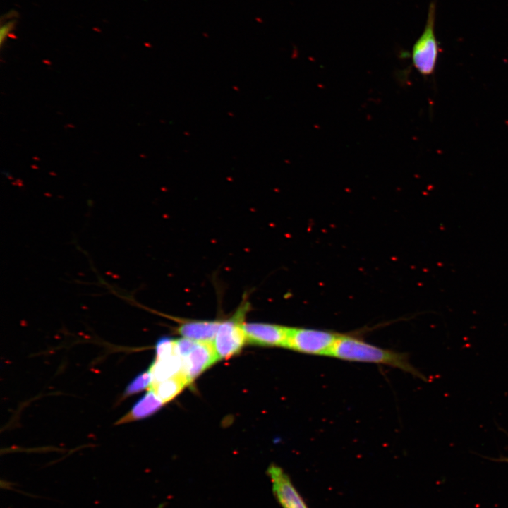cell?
Wrapping results in <instances>:
<instances>
[{
    "instance_id": "6da1fadb",
    "label": "cell",
    "mask_w": 508,
    "mask_h": 508,
    "mask_svg": "<svg viewBox=\"0 0 508 508\" xmlns=\"http://www.w3.org/2000/svg\"><path fill=\"white\" fill-rule=\"evenodd\" d=\"M329 356L344 361L388 365L426 380L425 375L411 364L406 354L377 347L351 335L341 334Z\"/></svg>"
},
{
    "instance_id": "7a4b0ae2",
    "label": "cell",
    "mask_w": 508,
    "mask_h": 508,
    "mask_svg": "<svg viewBox=\"0 0 508 508\" xmlns=\"http://www.w3.org/2000/svg\"><path fill=\"white\" fill-rule=\"evenodd\" d=\"M436 1L428 7L427 20L421 35L414 42L411 59L413 67L423 77L434 74L440 52L435 35Z\"/></svg>"
},
{
    "instance_id": "3957f363",
    "label": "cell",
    "mask_w": 508,
    "mask_h": 508,
    "mask_svg": "<svg viewBox=\"0 0 508 508\" xmlns=\"http://www.w3.org/2000/svg\"><path fill=\"white\" fill-rule=\"evenodd\" d=\"M249 304L243 301L235 313L224 321H220L213 346L219 359L228 358L238 353L246 342L243 319Z\"/></svg>"
},
{
    "instance_id": "277c9868",
    "label": "cell",
    "mask_w": 508,
    "mask_h": 508,
    "mask_svg": "<svg viewBox=\"0 0 508 508\" xmlns=\"http://www.w3.org/2000/svg\"><path fill=\"white\" fill-rule=\"evenodd\" d=\"M340 336L329 331L290 327L285 348L306 354L329 356Z\"/></svg>"
},
{
    "instance_id": "5b68a950",
    "label": "cell",
    "mask_w": 508,
    "mask_h": 508,
    "mask_svg": "<svg viewBox=\"0 0 508 508\" xmlns=\"http://www.w3.org/2000/svg\"><path fill=\"white\" fill-rule=\"evenodd\" d=\"M273 493L282 508H308L288 474L279 466L271 464L267 470Z\"/></svg>"
},
{
    "instance_id": "8992f818",
    "label": "cell",
    "mask_w": 508,
    "mask_h": 508,
    "mask_svg": "<svg viewBox=\"0 0 508 508\" xmlns=\"http://www.w3.org/2000/svg\"><path fill=\"white\" fill-rule=\"evenodd\" d=\"M290 327L282 325L250 322L244 323L246 342L261 346L285 347Z\"/></svg>"
},
{
    "instance_id": "52a82bcc",
    "label": "cell",
    "mask_w": 508,
    "mask_h": 508,
    "mask_svg": "<svg viewBox=\"0 0 508 508\" xmlns=\"http://www.w3.org/2000/svg\"><path fill=\"white\" fill-rule=\"evenodd\" d=\"M182 360L181 371L190 383L219 360L213 342L197 341L194 348Z\"/></svg>"
},
{
    "instance_id": "ba28073f",
    "label": "cell",
    "mask_w": 508,
    "mask_h": 508,
    "mask_svg": "<svg viewBox=\"0 0 508 508\" xmlns=\"http://www.w3.org/2000/svg\"><path fill=\"white\" fill-rule=\"evenodd\" d=\"M220 321L188 320L181 322L177 332L184 338L197 341L213 342Z\"/></svg>"
},
{
    "instance_id": "9c48e42d",
    "label": "cell",
    "mask_w": 508,
    "mask_h": 508,
    "mask_svg": "<svg viewBox=\"0 0 508 508\" xmlns=\"http://www.w3.org/2000/svg\"><path fill=\"white\" fill-rule=\"evenodd\" d=\"M164 403L152 391L149 390L140 398L132 406L131 409L116 424L127 423L147 418L157 412Z\"/></svg>"
},
{
    "instance_id": "30bf717a",
    "label": "cell",
    "mask_w": 508,
    "mask_h": 508,
    "mask_svg": "<svg viewBox=\"0 0 508 508\" xmlns=\"http://www.w3.org/2000/svg\"><path fill=\"white\" fill-rule=\"evenodd\" d=\"M182 360L175 353L174 354L156 357L149 370L152 376V383H156L167 380L181 371Z\"/></svg>"
},
{
    "instance_id": "8fae6325",
    "label": "cell",
    "mask_w": 508,
    "mask_h": 508,
    "mask_svg": "<svg viewBox=\"0 0 508 508\" xmlns=\"http://www.w3.org/2000/svg\"><path fill=\"white\" fill-rule=\"evenodd\" d=\"M190 382L188 378L182 371H180L167 380L151 384L149 390H152L164 404L171 401Z\"/></svg>"
},
{
    "instance_id": "7c38bea8",
    "label": "cell",
    "mask_w": 508,
    "mask_h": 508,
    "mask_svg": "<svg viewBox=\"0 0 508 508\" xmlns=\"http://www.w3.org/2000/svg\"><path fill=\"white\" fill-rule=\"evenodd\" d=\"M152 383V376L150 370L138 375L126 387L123 396H131L134 394L149 388Z\"/></svg>"
},
{
    "instance_id": "4fadbf2b",
    "label": "cell",
    "mask_w": 508,
    "mask_h": 508,
    "mask_svg": "<svg viewBox=\"0 0 508 508\" xmlns=\"http://www.w3.org/2000/svg\"><path fill=\"white\" fill-rule=\"evenodd\" d=\"M176 353V340L167 337L159 339L156 344V357H163Z\"/></svg>"
},
{
    "instance_id": "5bb4252c",
    "label": "cell",
    "mask_w": 508,
    "mask_h": 508,
    "mask_svg": "<svg viewBox=\"0 0 508 508\" xmlns=\"http://www.w3.org/2000/svg\"><path fill=\"white\" fill-rule=\"evenodd\" d=\"M15 20H9L1 25V30H0V41L1 44L2 45L4 42L7 39V37L10 35L12 30H13L15 27Z\"/></svg>"
},
{
    "instance_id": "9a60e30c",
    "label": "cell",
    "mask_w": 508,
    "mask_h": 508,
    "mask_svg": "<svg viewBox=\"0 0 508 508\" xmlns=\"http://www.w3.org/2000/svg\"><path fill=\"white\" fill-rule=\"evenodd\" d=\"M502 431H504L508 436V433L502 428H500ZM486 459H488L491 461H497V462H504L508 463V456H500L498 458H488L486 457Z\"/></svg>"
}]
</instances>
